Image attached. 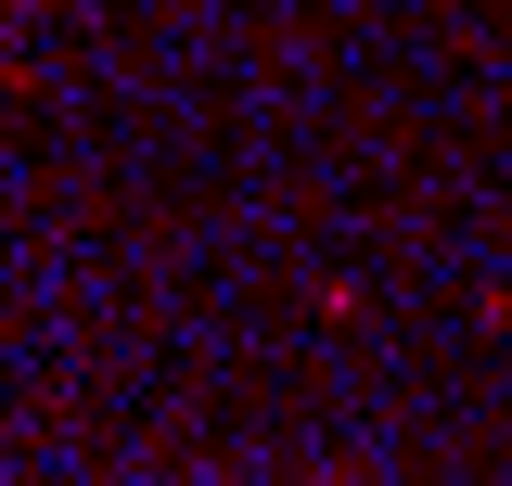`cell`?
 I'll use <instances>...</instances> for the list:
<instances>
[{"mask_svg":"<svg viewBox=\"0 0 512 486\" xmlns=\"http://www.w3.org/2000/svg\"><path fill=\"white\" fill-rule=\"evenodd\" d=\"M0 13H26V0H0Z\"/></svg>","mask_w":512,"mask_h":486,"instance_id":"obj_1","label":"cell"}]
</instances>
